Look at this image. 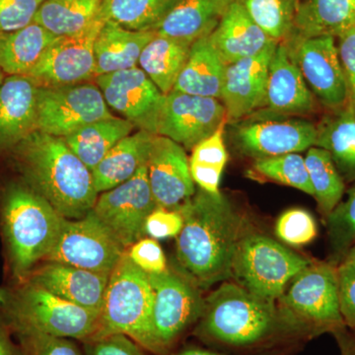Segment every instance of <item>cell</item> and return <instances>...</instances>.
Segmentation results:
<instances>
[{"instance_id": "6da1fadb", "label": "cell", "mask_w": 355, "mask_h": 355, "mask_svg": "<svg viewBox=\"0 0 355 355\" xmlns=\"http://www.w3.org/2000/svg\"><path fill=\"white\" fill-rule=\"evenodd\" d=\"M177 210L184 219L177 236V259L187 277L207 288L232 277L245 222L227 198L200 190Z\"/></svg>"}, {"instance_id": "7a4b0ae2", "label": "cell", "mask_w": 355, "mask_h": 355, "mask_svg": "<svg viewBox=\"0 0 355 355\" xmlns=\"http://www.w3.org/2000/svg\"><path fill=\"white\" fill-rule=\"evenodd\" d=\"M10 155L18 177L64 218H83L94 207L92 172L62 137L35 130Z\"/></svg>"}, {"instance_id": "3957f363", "label": "cell", "mask_w": 355, "mask_h": 355, "mask_svg": "<svg viewBox=\"0 0 355 355\" xmlns=\"http://www.w3.org/2000/svg\"><path fill=\"white\" fill-rule=\"evenodd\" d=\"M64 220L19 177L0 187V235L8 282L27 279L46 260Z\"/></svg>"}, {"instance_id": "277c9868", "label": "cell", "mask_w": 355, "mask_h": 355, "mask_svg": "<svg viewBox=\"0 0 355 355\" xmlns=\"http://www.w3.org/2000/svg\"><path fill=\"white\" fill-rule=\"evenodd\" d=\"M0 313L13 335L39 333L85 343L99 327L100 313L70 303L29 279L0 286Z\"/></svg>"}, {"instance_id": "5b68a950", "label": "cell", "mask_w": 355, "mask_h": 355, "mask_svg": "<svg viewBox=\"0 0 355 355\" xmlns=\"http://www.w3.org/2000/svg\"><path fill=\"white\" fill-rule=\"evenodd\" d=\"M153 304L154 292L148 273L135 266L125 251L110 275L99 327L89 340L123 335L139 347L159 354L154 338Z\"/></svg>"}, {"instance_id": "8992f818", "label": "cell", "mask_w": 355, "mask_h": 355, "mask_svg": "<svg viewBox=\"0 0 355 355\" xmlns=\"http://www.w3.org/2000/svg\"><path fill=\"white\" fill-rule=\"evenodd\" d=\"M202 318L200 333L233 345L260 342L279 323L275 302L233 284L219 286L205 300Z\"/></svg>"}, {"instance_id": "52a82bcc", "label": "cell", "mask_w": 355, "mask_h": 355, "mask_svg": "<svg viewBox=\"0 0 355 355\" xmlns=\"http://www.w3.org/2000/svg\"><path fill=\"white\" fill-rule=\"evenodd\" d=\"M311 261L266 236L244 235L233 258L232 277L243 288L275 302Z\"/></svg>"}, {"instance_id": "ba28073f", "label": "cell", "mask_w": 355, "mask_h": 355, "mask_svg": "<svg viewBox=\"0 0 355 355\" xmlns=\"http://www.w3.org/2000/svg\"><path fill=\"white\" fill-rule=\"evenodd\" d=\"M280 299L289 315L316 333L347 327L340 309L336 266L330 261H311Z\"/></svg>"}, {"instance_id": "9c48e42d", "label": "cell", "mask_w": 355, "mask_h": 355, "mask_svg": "<svg viewBox=\"0 0 355 355\" xmlns=\"http://www.w3.org/2000/svg\"><path fill=\"white\" fill-rule=\"evenodd\" d=\"M114 116L95 83L38 89V130L69 137L90 123Z\"/></svg>"}, {"instance_id": "30bf717a", "label": "cell", "mask_w": 355, "mask_h": 355, "mask_svg": "<svg viewBox=\"0 0 355 355\" xmlns=\"http://www.w3.org/2000/svg\"><path fill=\"white\" fill-rule=\"evenodd\" d=\"M125 251L91 210L83 218H64L57 242L44 261L110 275Z\"/></svg>"}, {"instance_id": "8fae6325", "label": "cell", "mask_w": 355, "mask_h": 355, "mask_svg": "<svg viewBox=\"0 0 355 355\" xmlns=\"http://www.w3.org/2000/svg\"><path fill=\"white\" fill-rule=\"evenodd\" d=\"M156 207L144 165L125 183L99 193L92 211L128 250L146 234L147 217Z\"/></svg>"}, {"instance_id": "7c38bea8", "label": "cell", "mask_w": 355, "mask_h": 355, "mask_svg": "<svg viewBox=\"0 0 355 355\" xmlns=\"http://www.w3.org/2000/svg\"><path fill=\"white\" fill-rule=\"evenodd\" d=\"M220 100L173 90L164 95L154 121L153 133L191 150L227 121Z\"/></svg>"}, {"instance_id": "4fadbf2b", "label": "cell", "mask_w": 355, "mask_h": 355, "mask_svg": "<svg viewBox=\"0 0 355 355\" xmlns=\"http://www.w3.org/2000/svg\"><path fill=\"white\" fill-rule=\"evenodd\" d=\"M148 275L154 292V338L161 354L202 316L205 300L189 277L168 268Z\"/></svg>"}, {"instance_id": "5bb4252c", "label": "cell", "mask_w": 355, "mask_h": 355, "mask_svg": "<svg viewBox=\"0 0 355 355\" xmlns=\"http://www.w3.org/2000/svg\"><path fill=\"white\" fill-rule=\"evenodd\" d=\"M104 21L96 18L86 29L58 37L28 74L39 87H58L95 78L94 44Z\"/></svg>"}, {"instance_id": "9a60e30c", "label": "cell", "mask_w": 355, "mask_h": 355, "mask_svg": "<svg viewBox=\"0 0 355 355\" xmlns=\"http://www.w3.org/2000/svg\"><path fill=\"white\" fill-rule=\"evenodd\" d=\"M335 39L331 36L315 37L287 43L312 94L334 111L345 108L350 99Z\"/></svg>"}, {"instance_id": "2e32d148", "label": "cell", "mask_w": 355, "mask_h": 355, "mask_svg": "<svg viewBox=\"0 0 355 355\" xmlns=\"http://www.w3.org/2000/svg\"><path fill=\"white\" fill-rule=\"evenodd\" d=\"M109 108L139 130L153 133L154 121L164 95L139 67L96 77ZM154 135V133H153Z\"/></svg>"}, {"instance_id": "e0dca14e", "label": "cell", "mask_w": 355, "mask_h": 355, "mask_svg": "<svg viewBox=\"0 0 355 355\" xmlns=\"http://www.w3.org/2000/svg\"><path fill=\"white\" fill-rule=\"evenodd\" d=\"M316 137V125L299 119H256L235 132L240 150L256 159L301 153L315 146Z\"/></svg>"}, {"instance_id": "ac0fdd59", "label": "cell", "mask_w": 355, "mask_h": 355, "mask_svg": "<svg viewBox=\"0 0 355 355\" xmlns=\"http://www.w3.org/2000/svg\"><path fill=\"white\" fill-rule=\"evenodd\" d=\"M146 167L157 207L177 209L195 195L186 149L177 142L155 135Z\"/></svg>"}, {"instance_id": "d6986e66", "label": "cell", "mask_w": 355, "mask_h": 355, "mask_svg": "<svg viewBox=\"0 0 355 355\" xmlns=\"http://www.w3.org/2000/svg\"><path fill=\"white\" fill-rule=\"evenodd\" d=\"M277 44L226 67L220 101L227 120H241L265 106L268 67Z\"/></svg>"}, {"instance_id": "ffe728a7", "label": "cell", "mask_w": 355, "mask_h": 355, "mask_svg": "<svg viewBox=\"0 0 355 355\" xmlns=\"http://www.w3.org/2000/svg\"><path fill=\"white\" fill-rule=\"evenodd\" d=\"M263 107L272 116H304L314 111V95L286 41L279 42L270 60Z\"/></svg>"}, {"instance_id": "44dd1931", "label": "cell", "mask_w": 355, "mask_h": 355, "mask_svg": "<svg viewBox=\"0 0 355 355\" xmlns=\"http://www.w3.org/2000/svg\"><path fill=\"white\" fill-rule=\"evenodd\" d=\"M38 89L28 76H6L0 83V153L38 130Z\"/></svg>"}, {"instance_id": "7402d4cb", "label": "cell", "mask_w": 355, "mask_h": 355, "mask_svg": "<svg viewBox=\"0 0 355 355\" xmlns=\"http://www.w3.org/2000/svg\"><path fill=\"white\" fill-rule=\"evenodd\" d=\"M109 277L57 261H44L27 279L70 303L101 313Z\"/></svg>"}, {"instance_id": "603a6c76", "label": "cell", "mask_w": 355, "mask_h": 355, "mask_svg": "<svg viewBox=\"0 0 355 355\" xmlns=\"http://www.w3.org/2000/svg\"><path fill=\"white\" fill-rule=\"evenodd\" d=\"M209 40L227 65L258 55L268 46L279 43L252 20L238 0H233L229 6L210 33Z\"/></svg>"}, {"instance_id": "cb8c5ba5", "label": "cell", "mask_w": 355, "mask_h": 355, "mask_svg": "<svg viewBox=\"0 0 355 355\" xmlns=\"http://www.w3.org/2000/svg\"><path fill=\"white\" fill-rule=\"evenodd\" d=\"M354 27L355 0H297L291 37L338 38Z\"/></svg>"}, {"instance_id": "d4e9b609", "label": "cell", "mask_w": 355, "mask_h": 355, "mask_svg": "<svg viewBox=\"0 0 355 355\" xmlns=\"http://www.w3.org/2000/svg\"><path fill=\"white\" fill-rule=\"evenodd\" d=\"M156 35L155 31H132L104 22L94 44L95 78L139 67L142 51Z\"/></svg>"}, {"instance_id": "484cf974", "label": "cell", "mask_w": 355, "mask_h": 355, "mask_svg": "<svg viewBox=\"0 0 355 355\" xmlns=\"http://www.w3.org/2000/svg\"><path fill=\"white\" fill-rule=\"evenodd\" d=\"M233 0H178L156 33L193 44L209 35Z\"/></svg>"}, {"instance_id": "4316f807", "label": "cell", "mask_w": 355, "mask_h": 355, "mask_svg": "<svg viewBox=\"0 0 355 355\" xmlns=\"http://www.w3.org/2000/svg\"><path fill=\"white\" fill-rule=\"evenodd\" d=\"M156 135L139 130L121 140L92 171L98 193L114 189L146 165Z\"/></svg>"}, {"instance_id": "83f0119b", "label": "cell", "mask_w": 355, "mask_h": 355, "mask_svg": "<svg viewBox=\"0 0 355 355\" xmlns=\"http://www.w3.org/2000/svg\"><path fill=\"white\" fill-rule=\"evenodd\" d=\"M227 64L209 40V35L193 42L188 60L178 77L174 90L220 100Z\"/></svg>"}, {"instance_id": "f1b7e54d", "label": "cell", "mask_w": 355, "mask_h": 355, "mask_svg": "<svg viewBox=\"0 0 355 355\" xmlns=\"http://www.w3.org/2000/svg\"><path fill=\"white\" fill-rule=\"evenodd\" d=\"M58 37L38 23L0 32V69L6 76H28Z\"/></svg>"}, {"instance_id": "f546056e", "label": "cell", "mask_w": 355, "mask_h": 355, "mask_svg": "<svg viewBox=\"0 0 355 355\" xmlns=\"http://www.w3.org/2000/svg\"><path fill=\"white\" fill-rule=\"evenodd\" d=\"M316 128L315 146L331 154L343 178L355 181V116L352 104L324 116Z\"/></svg>"}, {"instance_id": "4dcf8cb0", "label": "cell", "mask_w": 355, "mask_h": 355, "mask_svg": "<svg viewBox=\"0 0 355 355\" xmlns=\"http://www.w3.org/2000/svg\"><path fill=\"white\" fill-rule=\"evenodd\" d=\"M191 46L188 42L157 34L142 51L139 67L163 95L174 90L178 77L188 60Z\"/></svg>"}, {"instance_id": "1f68e13d", "label": "cell", "mask_w": 355, "mask_h": 355, "mask_svg": "<svg viewBox=\"0 0 355 355\" xmlns=\"http://www.w3.org/2000/svg\"><path fill=\"white\" fill-rule=\"evenodd\" d=\"M135 128L130 121L114 116L90 123L64 137V140L77 157L92 172L109 151L121 139L132 135Z\"/></svg>"}, {"instance_id": "d6a6232c", "label": "cell", "mask_w": 355, "mask_h": 355, "mask_svg": "<svg viewBox=\"0 0 355 355\" xmlns=\"http://www.w3.org/2000/svg\"><path fill=\"white\" fill-rule=\"evenodd\" d=\"M103 0H44L34 22L55 37L69 36L94 22Z\"/></svg>"}, {"instance_id": "836d02e7", "label": "cell", "mask_w": 355, "mask_h": 355, "mask_svg": "<svg viewBox=\"0 0 355 355\" xmlns=\"http://www.w3.org/2000/svg\"><path fill=\"white\" fill-rule=\"evenodd\" d=\"M178 0H103L98 17L132 31H156Z\"/></svg>"}, {"instance_id": "e575fe53", "label": "cell", "mask_w": 355, "mask_h": 355, "mask_svg": "<svg viewBox=\"0 0 355 355\" xmlns=\"http://www.w3.org/2000/svg\"><path fill=\"white\" fill-rule=\"evenodd\" d=\"M304 158L314 191L313 197L326 218L340 202L345 190V181L331 154L324 149L312 146Z\"/></svg>"}, {"instance_id": "d590c367", "label": "cell", "mask_w": 355, "mask_h": 355, "mask_svg": "<svg viewBox=\"0 0 355 355\" xmlns=\"http://www.w3.org/2000/svg\"><path fill=\"white\" fill-rule=\"evenodd\" d=\"M225 125L224 123L216 132L193 147L189 159L193 183L197 184L200 190L212 195L220 193L222 173L228 161L223 137Z\"/></svg>"}, {"instance_id": "8d00e7d4", "label": "cell", "mask_w": 355, "mask_h": 355, "mask_svg": "<svg viewBox=\"0 0 355 355\" xmlns=\"http://www.w3.org/2000/svg\"><path fill=\"white\" fill-rule=\"evenodd\" d=\"M248 15L270 38L286 41L293 29L297 0H238Z\"/></svg>"}, {"instance_id": "74e56055", "label": "cell", "mask_w": 355, "mask_h": 355, "mask_svg": "<svg viewBox=\"0 0 355 355\" xmlns=\"http://www.w3.org/2000/svg\"><path fill=\"white\" fill-rule=\"evenodd\" d=\"M254 172L266 179L314 196L305 158L298 153H288L273 157L256 159Z\"/></svg>"}, {"instance_id": "f35d334b", "label": "cell", "mask_w": 355, "mask_h": 355, "mask_svg": "<svg viewBox=\"0 0 355 355\" xmlns=\"http://www.w3.org/2000/svg\"><path fill=\"white\" fill-rule=\"evenodd\" d=\"M330 241L331 261L338 266L347 256L355 242V186L347 193L345 202L326 217Z\"/></svg>"}, {"instance_id": "ab89813d", "label": "cell", "mask_w": 355, "mask_h": 355, "mask_svg": "<svg viewBox=\"0 0 355 355\" xmlns=\"http://www.w3.org/2000/svg\"><path fill=\"white\" fill-rule=\"evenodd\" d=\"M275 233L287 244L302 246L309 244L316 238V221L304 209L286 210L277 219Z\"/></svg>"}, {"instance_id": "60d3db41", "label": "cell", "mask_w": 355, "mask_h": 355, "mask_svg": "<svg viewBox=\"0 0 355 355\" xmlns=\"http://www.w3.org/2000/svg\"><path fill=\"white\" fill-rule=\"evenodd\" d=\"M14 336L19 342L22 355H83L70 338L39 333Z\"/></svg>"}, {"instance_id": "b9f144b4", "label": "cell", "mask_w": 355, "mask_h": 355, "mask_svg": "<svg viewBox=\"0 0 355 355\" xmlns=\"http://www.w3.org/2000/svg\"><path fill=\"white\" fill-rule=\"evenodd\" d=\"M338 300L345 326L355 330V246L336 266Z\"/></svg>"}, {"instance_id": "7bdbcfd3", "label": "cell", "mask_w": 355, "mask_h": 355, "mask_svg": "<svg viewBox=\"0 0 355 355\" xmlns=\"http://www.w3.org/2000/svg\"><path fill=\"white\" fill-rule=\"evenodd\" d=\"M39 0H0V32H12L34 21Z\"/></svg>"}, {"instance_id": "ee69618b", "label": "cell", "mask_w": 355, "mask_h": 355, "mask_svg": "<svg viewBox=\"0 0 355 355\" xmlns=\"http://www.w3.org/2000/svg\"><path fill=\"white\" fill-rule=\"evenodd\" d=\"M128 258L148 275L164 272L167 261L160 245L150 238H142L127 250Z\"/></svg>"}, {"instance_id": "f6af8a7d", "label": "cell", "mask_w": 355, "mask_h": 355, "mask_svg": "<svg viewBox=\"0 0 355 355\" xmlns=\"http://www.w3.org/2000/svg\"><path fill=\"white\" fill-rule=\"evenodd\" d=\"M184 225L179 210L156 207L146 222V232L153 239L177 237Z\"/></svg>"}, {"instance_id": "bcb514c9", "label": "cell", "mask_w": 355, "mask_h": 355, "mask_svg": "<svg viewBox=\"0 0 355 355\" xmlns=\"http://www.w3.org/2000/svg\"><path fill=\"white\" fill-rule=\"evenodd\" d=\"M86 355H144L139 345L123 335H111L85 342Z\"/></svg>"}, {"instance_id": "7dc6e473", "label": "cell", "mask_w": 355, "mask_h": 355, "mask_svg": "<svg viewBox=\"0 0 355 355\" xmlns=\"http://www.w3.org/2000/svg\"><path fill=\"white\" fill-rule=\"evenodd\" d=\"M338 57L347 77L350 99L355 101V27L338 37Z\"/></svg>"}, {"instance_id": "c3c4849f", "label": "cell", "mask_w": 355, "mask_h": 355, "mask_svg": "<svg viewBox=\"0 0 355 355\" xmlns=\"http://www.w3.org/2000/svg\"><path fill=\"white\" fill-rule=\"evenodd\" d=\"M13 333L0 313V355H22L19 345L12 340Z\"/></svg>"}, {"instance_id": "681fc988", "label": "cell", "mask_w": 355, "mask_h": 355, "mask_svg": "<svg viewBox=\"0 0 355 355\" xmlns=\"http://www.w3.org/2000/svg\"><path fill=\"white\" fill-rule=\"evenodd\" d=\"M335 335L342 355H355V330L347 327L333 333Z\"/></svg>"}, {"instance_id": "f907efd6", "label": "cell", "mask_w": 355, "mask_h": 355, "mask_svg": "<svg viewBox=\"0 0 355 355\" xmlns=\"http://www.w3.org/2000/svg\"><path fill=\"white\" fill-rule=\"evenodd\" d=\"M179 355H220V354H214V352H205V350L188 349V350H184V352H182V354H179Z\"/></svg>"}, {"instance_id": "816d5d0a", "label": "cell", "mask_w": 355, "mask_h": 355, "mask_svg": "<svg viewBox=\"0 0 355 355\" xmlns=\"http://www.w3.org/2000/svg\"><path fill=\"white\" fill-rule=\"evenodd\" d=\"M6 74L3 73V71H2L1 69H0V83L3 81V79L6 78Z\"/></svg>"}, {"instance_id": "f5cc1de1", "label": "cell", "mask_w": 355, "mask_h": 355, "mask_svg": "<svg viewBox=\"0 0 355 355\" xmlns=\"http://www.w3.org/2000/svg\"><path fill=\"white\" fill-rule=\"evenodd\" d=\"M352 108H354V116H355V101H352Z\"/></svg>"}, {"instance_id": "db71d44e", "label": "cell", "mask_w": 355, "mask_h": 355, "mask_svg": "<svg viewBox=\"0 0 355 355\" xmlns=\"http://www.w3.org/2000/svg\"><path fill=\"white\" fill-rule=\"evenodd\" d=\"M40 2H43L44 0H39Z\"/></svg>"}]
</instances>
